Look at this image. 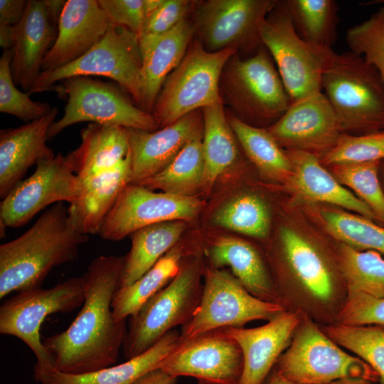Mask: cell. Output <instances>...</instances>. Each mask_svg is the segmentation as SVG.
Segmentation results:
<instances>
[{
	"mask_svg": "<svg viewBox=\"0 0 384 384\" xmlns=\"http://www.w3.org/2000/svg\"><path fill=\"white\" fill-rule=\"evenodd\" d=\"M124 262V256L101 255L87 266L80 311L67 329L43 342L57 370L83 374L116 363L127 329L126 320L114 316L112 303Z\"/></svg>",
	"mask_w": 384,
	"mask_h": 384,
	"instance_id": "1",
	"label": "cell"
},
{
	"mask_svg": "<svg viewBox=\"0 0 384 384\" xmlns=\"http://www.w3.org/2000/svg\"><path fill=\"white\" fill-rule=\"evenodd\" d=\"M89 240L72 224L63 202L46 210L24 233L0 246V299L41 287L55 267L75 260Z\"/></svg>",
	"mask_w": 384,
	"mask_h": 384,
	"instance_id": "2",
	"label": "cell"
},
{
	"mask_svg": "<svg viewBox=\"0 0 384 384\" xmlns=\"http://www.w3.org/2000/svg\"><path fill=\"white\" fill-rule=\"evenodd\" d=\"M204 265L199 251L185 257L176 276L129 317L122 346L127 360L144 353L175 327H183L191 321L202 296Z\"/></svg>",
	"mask_w": 384,
	"mask_h": 384,
	"instance_id": "3",
	"label": "cell"
},
{
	"mask_svg": "<svg viewBox=\"0 0 384 384\" xmlns=\"http://www.w3.org/2000/svg\"><path fill=\"white\" fill-rule=\"evenodd\" d=\"M321 90L342 133L384 129V83L375 68L351 51L337 53L324 72Z\"/></svg>",
	"mask_w": 384,
	"mask_h": 384,
	"instance_id": "4",
	"label": "cell"
},
{
	"mask_svg": "<svg viewBox=\"0 0 384 384\" xmlns=\"http://www.w3.org/2000/svg\"><path fill=\"white\" fill-rule=\"evenodd\" d=\"M220 90L237 117L257 127L273 124L292 102L263 45L248 57L236 53L228 59L221 73Z\"/></svg>",
	"mask_w": 384,
	"mask_h": 384,
	"instance_id": "5",
	"label": "cell"
},
{
	"mask_svg": "<svg viewBox=\"0 0 384 384\" xmlns=\"http://www.w3.org/2000/svg\"><path fill=\"white\" fill-rule=\"evenodd\" d=\"M236 53L234 48L209 52L193 38L179 65L166 78L154 103L151 114L159 128L223 101L220 90L221 73Z\"/></svg>",
	"mask_w": 384,
	"mask_h": 384,
	"instance_id": "6",
	"label": "cell"
},
{
	"mask_svg": "<svg viewBox=\"0 0 384 384\" xmlns=\"http://www.w3.org/2000/svg\"><path fill=\"white\" fill-rule=\"evenodd\" d=\"M260 36L292 102L322 91V77L337 53L302 39L277 1L260 26Z\"/></svg>",
	"mask_w": 384,
	"mask_h": 384,
	"instance_id": "7",
	"label": "cell"
},
{
	"mask_svg": "<svg viewBox=\"0 0 384 384\" xmlns=\"http://www.w3.org/2000/svg\"><path fill=\"white\" fill-rule=\"evenodd\" d=\"M203 277L201 302L191 321L181 327V341L211 330L243 327L256 320L269 321L286 310L281 303L253 296L228 270L205 264Z\"/></svg>",
	"mask_w": 384,
	"mask_h": 384,
	"instance_id": "8",
	"label": "cell"
},
{
	"mask_svg": "<svg viewBox=\"0 0 384 384\" xmlns=\"http://www.w3.org/2000/svg\"><path fill=\"white\" fill-rule=\"evenodd\" d=\"M276 370L298 384H321L343 378L379 380L364 361L346 352L310 320L299 324L277 362Z\"/></svg>",
	"mask_w": 384,
	"mask_h": 384,
	"instance_id": "9",
	"label": "cell"
},
{
	"mask_svg": "<svg viewBox=\"0 0 384 384\" xmlns=\"http://www.w3.org/2000/svg\"><path fill=\"white\" fill-rule=\"evenodd\" d=\"M142 63L138 36L125 27L113 24L97 44L73 63L42 71L28 92L48 90L57 82L74 76H102L117 82L138 106Z\"/></svg>",
	"mask_w": 384,
	"mask_h": 384,
	"instance_id": "10",
	"label": "cell"
},
{
	"mask_svg": "<svg viewBox=\"0 0 384 384\" xmlns=\"http://www.w3.org/2000/svg\"><path fill=\"white\" fill-rule=\"evenodd\" d=\"M61 82L68 102L62 117L50 127L48 138L84 122L146 132L159 129L154 116L135 105L122 87L87 76H74Z\"/></svg>",
	"mask_w": 384,
	"mask_h": 384,
	"instance_id": "11",
	"label": "cell"
},
{
	"mask_svg": "<svg viewBox=\"0 0 384 384\" xmlns=\"http://www.w3.org/2000/svg\"><path fill=\"white\" fill-rule=\"evenodd\" d=\"M84 299L82 277H70L49 289L19 292L1 305L0 333L26 344L36 358V367L54 368L41 339V326L49 315L71 312L82 306Z\"/></svg>",
	"mask_w": 384,
	"mask_h": 384,
	"instance_id": "12",
	"label": "cell"
},
{
	"mask_svg": "<svg viewBox=\"0 0 384 384\" xmlns=\"http://www.w3.org/2000/svg\"><path fill=\"white\" fill-rule=\"evenodd\" d=\"M274 0L197 1L192 12L196 39L209 52L234 48L254 54L262 46L260 28Z\"/></svg>",
	"mask_w": 384,
	"mask_h": 384,
	"instance_id": "13",
	"label": "cell"
},
{
	"mask_svg": "<svg viewBox=\"0 0 384 384\" xmlns=\"http://www.w3.org/2000/svg\"><path fill=\"white\" fill-rule=\"evenodd\" d=\"M82 182L67 157L58 153L39 161L34 172L22 180L1 202L0 227L18 228L52 203L75 202Z\"/></svg>",
	"mask_w": 384,
	"mask_h": 384,
	"instance_id": "14",
	"label": "cell"
},
{
	"mask_svg": "<svg viewBox=\"0 0 384 384\" xmlns=\"http://www.w3.org/2000/svg\"><path fill=\"white\" fill-rule=\"evenodd\" d=\"M195 196L156 192L129 183L122 191L98 233L105 240L117 241L151 225L195 218L203 208Z\"/></svg>",
	"mask_w": 384,
	"mask_h": 384,
	"instance_id": "15",
	"label": "cell"
},
{
	"mask_svg": "<svg viewBox=\"0 0 384 384\" xmlns=\"http://www.w3.org/2000/svg\"><path fill=\"white\" fill-rule=\"evenodd\" d=\"M158 368L175 378H195L200 384H238L243 357L238 343L219 329L180 339Z\"/></svg>",
	"mask_w": 384,
	"mask_h": 384,
	"instance_id": "16",
	"label": "cell"
},
{
	"mask_svg": "<svg viewBox=\"0 0 384 384\" xmlns=\"http://www.w3.org/2000/svg\"><path fill=\"white\" fill-rule=\"evenodd\" d=\"M266 129L284 150L305 151L319 159L343 134L322 91L292 101L282 116Z\"/></svg>",
	"mask_w": 384,
	"mask_h": 384,
	"instance_id": "17",
	"label": "cell"
},
{
	"mask_svg": "<svg viewBox=\"0 0 384 384\" xmlns=\"http://www.w3.org/2000/svg\"><path fill=\"white\" fill-rule=\"evenodd\" d=\"M127 129L132 161L131 183L137 184L164 170L189 142L203 137V111L191 112L154 132Z\"/></svg>",
	"mask_w": 384,
	"mask_h": 384,
	"instance_id": "18",
	"label": "cell"
},
{
	"mask_svg": "<svg viewBox=\"0 0 384 384\" xmlns=\"http://www.w3.org/2000/svg\"><path fill=\"white\" fill-rule=\"evenodd\" d=\"M300 321L297 313L284 310L258 327L223 329L242 353L243 370L238 384H264L289 346Z\"/></svg>",
	"mask_w": 384,
	"mask_h": 384,
	"instance_id": "19",
	"label": "cell"
},
{
	"mask_svg": "<svg viewBox=\"0 0 384 384\" xmlns=\"http://www.w3.org/2000/svg\"><path fill=\"white\" fill-rule=\"evenodd\" d=\"M58 22L46 0H28L21 20L13 26L11 73L14 83L25 91L42 72L43 58L57 38Z\"/></svg>",
	"mask_w": 384,
	"mask_h": 384,
	"instance_id": "20",
	"label": "cell"
},
{
	"mask_svg": "<svg viewBox=\"0 0 384 384\" xmlns=\"http://www.w3.org/2000/svg\"><path fill=\"white\" fill-rule=\"evenodd\" d=\"M113 24L97 0L66 1L57 38L43 58L42 71L73 63L97 44Z\"/></svg>",
	"mask_w": 384,
	"mask_h": 384,
	"instance_id": "21",
	"label": "cell"
},
{
	"mask_svg": "<svg viewBox=\"0 0 384 384\" xmlns=\"http://www.w3.org/2000/svg\"><path fill=\"white\" fill-rule=\"evenodd\" d=\"M58 108L16 128L0 131V196L4 199L21 181L28 169L55 155L46 144Z\"/></svg>",
	"mask_w": 384,
	"mask_h": 384,
	"instance_id": "22",
	"label": "cell"
},
{
	"mask_svg": "<svg viewBox=\"0 0 384 384\" xmlns=\"http://www.w3.org/2000/svg\"><path fill=\"white\" fill-rule=\"evenodd\" d=\"M284 151L292 166L286 184L302 198L334 205L380 224L370 208L326 169L318 156L302 151Z\"/></svg>",
	"mask_w": 384,
	"mask_h": 384,
	"instance_id": "23",
	"label": "cell"
},
{
	"mask_svg": "<svg viewBox=\"0 0 384 384\" xmlns=\"http://www.w3.org/2000/svg\"><path fill=\"white\" fill-rule=\"evenodd\" d=\"M195 36L191 20L181 21L154 40H139L142 54V85L139 107L151 113L164 82L179 65Z\"/></svg>",
	"mask_w": 384,
	"mask_h": 384,
	"instance_id": "24",
	"label": "cell"
},
{
	"mask_svg": "<svg viewBox=\"0 0 384 384\" xmlns=\"http://www.w3.org/2000/svg\"><path fill=\"white\" fill-rule=\"evenodd\" d=\"M207 265L218 269L229 267L232 274L253 296L280 303L279 292L259 251L245 240L220 235L205 249Z\"/></svg>",
	"mask_w": 384,
	"mask_h": 384,
	"instance_id": "25",
	"label": "cell"
},
{
	"mask_svg": "<svg viewBox=\"0 0 384 384\" xmlns=\"http://www.w3.org/2000/svg\"><path fill=\"white\" fill-rule=\"evenodd\" d=\"M179 343L180 332L174 329L151 348L122 363L83 374L34 366L33 378L40 384H134L145 374L157 369Z\"/></svg>",
	"mask_w": 384,
	"mask_h": 384,
	"instance_id": "26",
	"label": "cell"
},
{
	"mask_svg": "<svg viewBox=\"0 0 384 384\" xmlns=\"http://www.w3.org/2000/svg\"><path fill=\"white\" fill-rule=\"evenodd\" d=\"M81 181L80 196L68 208L69 218L80 233L98 234L120 193L131 183L130 152L115 168Z\"/></svg>",
	"mask_w": 384,
	"mask_h": 384,
	"instance_id": "27",
	"label": "cell"
},
{
	"mask_svg": "<svg viewBox=\"0 0 384 384\" xmlns=\"http://www.w3.org/2000/svg\"><path fill=\"white\" fill-rule=\"evenodd\" d=\"M80 137V144L67 157L81 180L115 168L129 152L125 127L90 123Z\"/></svg>",
	"mask_w": 384,
	"mask_h": 384,
	"instance_id": "28",
	"label": "cell"
},
{
	"mask_svg": "<svg viewBox=\"0 0 384 384\" xmlns=\"http://www.w3.org/2000/svg\"><path fill=\"white\" fill-rule=\"evenodd\" d=\"M279 239L284 257L299 282L316 299L329 302L334 292L333 277L317 249L291 228H282Z\"/></svg>",
	"mask_w": 384,
	"mask_h": 384,
	"instance_id": "29",
	"label": "cell"
},
{
	"mask_svg": "<svg viewBox=\"0 0 384 384\" xmlns=\"http://www.w3.org/2000/svg\"><path fill=\"white\" fill-rule=\"evenodd\" d=\"M185 221L176 220L144 227L129 235L131 249L124 256L119 287L129 286L151 268L179 242Z\"/></svg>",
	"mask_w": 384,
	"mask_h": 384,
	"instance_id": "30",
	"label": "cell"
},
{
	"mask_svg": "<svg viewBox=\"0 0 384 384\" xmlns=\"http://www.w3.org/2000/svg\"><path fill=\"white\" fill-rule=\"evenodd\" d=\"M197 252L188 245L178 242L139 279L119 288L112 303L116 319L126 320L135 315L149 298L176 276L183 259Z\"/></svg>",
	"mask_w": 384,
	"mask_h": 384,
	"instance_id": "31",
	"label": "cell"
},
{
	"mask_svg": "<svg viewBox=\"0 0 384 384\" xmlns=\"http://www.w3.org/2000/svg\"><path fill=\"white\" fill-rule=\"evenodd\" d=\"M223 105L221 101L202 109L205 165L203 189L206 192L210 191L218 176L239 157V143L228 122Z\"/></svg>",
	"mask_w": 384,
	"mask_h": 384,
	"instance_id": "32",
	"label": "cell"
},
{
	"mask_svg": "<svg viewBox=\"0 0 384 384\" xmlns=\"http://www.w3.org/2000/svg\"><path fill=\"white\" fill-rule=\"evenodd\" d=\"M226 117L247 158L262 174L286 183L292 174V163L267 129L248 124L230 114Z\"/></svg>",
	"mask_w": 384,
	"mask_h": 384,
	"instance_id": "33",
	"label": "cell"
},
{
	"mask_svg": "<svg viewBox=\"0 0 384 384\" xmlns=\"http://www.w3.org/2000/svg\"><path fill=\"white\" fill-rule=\"evenodd\" d=\"M277 4L289 16L297 33L304 41L331 48L337 38L339 7L334 0H284Z\"/></svg>",
	"mask_w": 384,
	"mask_h": 384,
	"instance_id": "34",
	"label": "cell"
},
{
	"mask_svg": "<svg viewBox=\"0 0 384 384\" xmlns=\"http://www.w3.org/2000/svg\"><path fill=\"white\" fill-rule=\"evenodd\" d=\"M202 138L189 142L164 170L137 184L153 191L195 196L203 189L204 180Z\"/></svg>",
	"mask_w": 384,
	"mask_h": 384,
	"instance_id": "35",
	"label": "cell"
},
{
	"mask_svg": "<svg viewBox=\"0 0 384 384\" xmlns=\"http://www.w3.org/2000/svg\"><path fill=\"white\" fill-rule=\"evenodd\" d=\"M320 215L326 230L341 243L384 257V225L339 209H323Z\"/></svg>",
	"mask_w": 384,
	"mask_h": 384,
	"instance_id": "36",
	"label": "cell"
},
{
	"mask_svg": "<svg viewBox=\"0 0 384 384\" xmlns=\"http://www.w3.org/2000/svg\"><path fill=\"white\" fill-rule=\"evenodd\" d=\"M214 224L257 239H265L270 228V210L263 199L251 193L238 195L215 213Z\"/></svg>",
	"mask_w": 384,
	"mask_h": 384,
	"instance_id": "37",
	"label": "cell"
},
{
	"mask_svg": "<svg viewBox=\"0 0 384 384\" xmlns=\"http://www.w3.org/2000/svg\"><path fill=\"white\" fill-rule=\"evenodd\" d=\"M339 262L347 289L384 297V257L373 250H360L341 243Z\"/></svg>",
	"mask_w": 384,
	"mask_h": 384,
	"instance_id": "38",
	"label": "cell"
},
{
	"mask_svg": "<svg viewBox=\"0 0 384 384\" xmlns=\"http://www.w3.org/2000/svg\"><path fill=\"white\" fill-rule=\"evenodd\" d=\"M323 331L336 343L368 363L384 384V329L379 326H348L335 324Z\"/></svg>",
	"mask_w": 384,
	"mask_h": 384,
	"instance_id": "39",
	"label": "cell"
},
{
	"mask_svg": "<svg viewBox=\"0 0 384 384\" xmlns=\"http://www.w3.org/2000/svg\"><path fill=\"white\" fill-rule=\"evenodd\" d=\"M381 162L340 164L329 166L330 172L366 203L384 225V191L379 170Z\"/></svg>",
	"mask_w": 384,
	"mask_h": 384,
	"instance_id": "40",
	"label": "cell"
},
{
	"mask_svg": "<svg viewBox=\"0 0 384 384\" xmlns=\"http://www.w3.org/2000/svg\"><path fill=\"white\" fill-rule=\"evenodd\" d=\"M324 166L384 161V129L363 134L343 133L320 159Z\"/></svg>",
	"mask_w": 384,
	"mask_h": 384,
	"instance_id": "41",
	"label": "cell"
},
{
	"mask_svg": "<svg viewBox=\"0 0 384 384\" xmlns=\"http://www.w3.org/2000/svg\"><path fill=\"white\" fill-rule=\"evenodd\" d=\"M346 41L350 51L363 57L384 83V6L363 22L351 27Z\"/></svg>",
	"mask_w": 384,
	"mask_h": 384,
	"instance_id": "42",
	"label": "cell"
},
{
	"mask_svg": "<svg viewBox=\"0 0 384 384\" xmlns=\"http://www.w3.org/2000/svg\"><path fill=\"white\" fill-rule=\"evenodd\" d=\"M12 50H4L0 58V112L30 122L48 114L53 109L48 103L36 102L30 94L18 90L13 79Z\"/></svg>",
	"mask_w": 384,
	"mask_h": 384,
	"instance_id": "43",
	"label": "cell"
},
{
	"mask_svg": "<svg viewBox=\"0 0 384 384\" xmlns=\"http://www.w3.org/2000/svg\"><path fill=\"white\" fill-rule=\"evenodd\" d=\"M338 320L348 326H384V297H375L348 289Z\"/></svg>",
	"mask_w": 384,
	"mask_h": 384,
	"instance_id": "44",
	"label": "cell"
},
{
	"mask_svg": "<svg viewBox=\"0 0 384 384\" xmlns=\"http://www.w3.org/2000/svg\"><path fill=\"white\" fill-rule=\"evenodd\" d=\"M197 1L164 0L161 5L146 17L139 39L153 40L173 29L192 13Z\"/></svg>",
	"mask_w": 384,
	"mask_h": 384,
	"instance_id": "45",
	"label": "cell"
},
{
	"mask_svg": "<svg viewBox=\"0 0 384 384\" xmlns=\"http://www.w3.org/2000/svg\"><path fill=\"white\" fill-rule=\"evenodd\" d=\"M112 22L139 38L145 21L144 0H97Z\"/></svg>",
	"mask_w": 384,
	"mask_h": 384,
	"instance_id": "46",
	"label": "cell"
},
{
	"mask_svg": "<svg viewBox=\"0 0 384 384\" xmlns=\"http://www.w3.org/2000/svg\"><path fill=\"white\" fill-rule=\"evenodd\" d=\"M27 1L0 0V25L14 26L21 18Z\"/></svg>",
	"mask_w": 384,
	"mask_h": 384,
	"instance_id": "47",
	"label": "cell"
},
{
	"mask_svg": "<svg viewBox=\"0 0 384 384\" xmlns=\"http://www.w3.org/2000/svg\"><path fill=\"white\" fill-rule=\"evenodd\" d=\"M177 378L173 377L161 369H155L145 374L134 384H175Z\"/></svg>",
	"mask_w": 384,
	"mask_h": 384,
	"instance_id": "48",
	"label": "cell"
},
{
	"mask_svg": "<svg viewBox=\"0 0 384 384\" xmlns=\"http://www.w3.org/2000/svg\"><path fill=\"white\" fill-rule=\"evenodd\" d=\"M0 46L4 50L12 48L13 26L0 25Z\"/></svg>",
	"mask_w": 384,
	"mask_h": 384,
	"instance_id": "49",
	"label": "cell"
},
{
	"mask_svg": "<svg viewBox=\"0 0 384 384\" xmlns=\"http://www.w3.org/2000/svg\"><path fill=\"white\" fill-rule=\"evenodd\" d=\"M321 384H374V382L362 378H343Z\"/></svg>",
	"mask_w": 384,
	"mask_h": 384,
	"instance_id": "50",
	"label": "cell"
},
{
	"mask_svg": "<svg viewBox=\"0 0 384 384\" xmlns=\"http://www.w3.org/2000/svg\"><path fill=\"white\" fill-rule=\"evenodd\" d=\"M265 384H298L294 383L284 375H282L276 369L274 372L269 376L268 379Z\"/></svg>",
	"mask_w": 384,
	"mask_h": 384,
	"instance_id": "51",
	"label": "cell"
},
{
	"mask_svg": "<svg viewBox=\"0 0 384 384\" xmlns=\"http://www.w3.org/2000/svg\"><path fill=\"white\" fill-rule=\"evenodd\" d=\"M380 169L382 170V174L383 175V182L380 181L383 189L384 191V161H382L380 164Z\"/></svg>",
	"mask_w": 384,
	"mask_h": 384,
	"instance_id": "52",
	"label": "cell"
}]
</instances>
